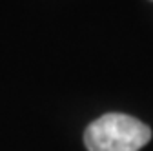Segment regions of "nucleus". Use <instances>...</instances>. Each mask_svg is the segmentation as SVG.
I'll return each instance as SVG.
<instances>
[{
    "instance_id": "1",
    "label": "nucleus",
    "mask_w": 153,
    "mask_h": 151,
    "mask_svg": "<svg viewBox=\"0 0 153 151\" xmlns=\"http://www.w3.org/2000/svg\"><path fill=\"white\" fill-rule=\"evenodd\" d=\"M149 140V126L122 113L102 115L84 131V144L89 151H139Z\"/></svg>"
}]
</instances>
